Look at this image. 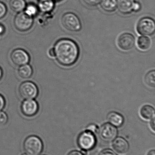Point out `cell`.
Segmentation results:
<instances>
[{"label": "cell", "instance_id": "14", "mask_svg": "<svg viewBox=\"0 0 155 155\" xmlns=\"http://www.w3.org/2000/svg\"><path fill=\"white\" fill-rule=\"evenodd\" d=\"M107 118L110 124L117 127L123 125L124 122V118L123 116L116 112L109 113L107 115Z\"/></svg>", "mask_w": 155, "mask_h": 155}, {"label": "cell", "instance_id": "29", "mask_svg": "<svg viewBox=\"0 0 155 155\" xmlns=\"http://www.w3.org/2000/svg\"><path fill=\"white\" fill-rule=\"evenodd\" d=\"M141 9V5L138 2H135L133 7V11L134 12H138Z\"/></svg>", "mask_w": 155, "mask_h": 155}, {"label": "cell", "instance_id": "23", "mask_svg": "<svg viewBox=\"0 0 155 155\" xmlns=\"http://www.w3.org/2000/svg\"><path fill=\"white\" fill-rule=\"evenodd\" d=\"M8 121V117L5 112L0 111V127L5 125Z\"/></svg>", "mask_w": 155, "mask_h": 155}, {"label": "cell", "instance_id": "18", "mask_svg": "<svg viewBox=\"0 0 155 155\" xmlns=\"http://www.w3.org/2000/svg\"><path fill=\"white\" fill-rule=\"evenodd\" d=\"M101 2L102 9L108 12H113L117 6L116 0H102Z\"/></svg>", "mask_w": 155, "mask_h": 155}, {"label": "cell", "instance_id": "22", "mask_svg": "<svg viewBox=\"0 0 155 155\" xmlns=\"http://www.w3.org/2000/svg\"><path fill=\"white\" fill-rule=\"evenodd\" d=\"M25 13L30 17L35 16L38 12V8L36 5L33 4H29L25 6L24 9Z\"/></svg>", "mask_w": 155, "mask_h": 155}, {"label": "cell", "instance_id": "30", "mask_svg": "<svg viewBox=\"0 0 155 155\" xmlns=\"http://www.w3.org/2000/svg\"><path fill=\"white\" fill-rule=\"evenodd\" d=\"M151 122H150V126H151V128H152V130H153V131L155 132V117L154 118H152V119H151Z\"/></svg>", "mask_w": 155, "mask_h": 155}, {"label": "cell", "instance_id": "8", "mask_svg": "<svg viewBox=\"0 0 155 155\" xmlns=\"http://www.w3.org/2000/svg\"><path fill=\"white\" fill-rule=\"evenodd\" d=\"M10 59L14 65L21 66L29 63L30 56L26 51L19 48L15 49L11 52Z\"/></svg>", "mask_w": 155, "mask_h": 155}, {"label": "cell", "instance_id": "35", "mask_svg": "<svg viewBox=\"0 0 155 155\" xmlns=\"http://www.w3.org/2000/svg\"><path fill=\"white\" fill-rule=\"evenodd\" d=\"M147 155H155V151L154 150H152L151 151H149L148 153H147Z\"/></svg>", "mask_w": 155, "mask_h": 155}, {"label": "cell", "instance_id": "21", "mask_svg": "<svg viewBox=\"0 0 155 155\" xmlns=\"http://www.w3.org/2000/svg\"><path fill=\"white\" fill-rule=\"evenodd\" d=\"M145 82L147 86L152 88L155 87V70L150 71L148 72L145 77Z\"/></svg>", "mask_w": 155, "mask_h": 155}, {"label": "cell", "instance_id": "27", "mask_svg": "<svg viewBox=\"0 0 155 155\" xmlns=\"http://www.w3.org/2000/svg\"><path fill=\"white\" fill-rule=\"evenodd\" d=\"M97 126L95 124H90L87 127V130L92 132V133H96V131H97Z\"/></svg>", "mask_w": 155, "mask_h": 155}, {"label": "cell", "instance_id": "38", "mask_svg": "<svg viewBox=\"0 0 155 155\" xmlns=\"http://www.w3.org/2000/svg\"></svg>", "mask_w": 155, "mask_h": 155}, {"label": "cell", "instance_id": "1", "mask_svg": "<svg viewBox=\"0 0 155 155\" xmlns=\"http://www.w3.org/2000/svg\"><path fill=\"white\" fill-rule=\"evenodd\" d=\"M54 49L56 61L62 66H72L78 61L80 54L79 46L71 39H60L56 43Z\"/></svg>", "mask_w": 155, "mask_h": 155}, {"label": "cell", "instance_id": "2", "mask_svg": "<svg viewBox=\"0 0 155 155\" xmlns=\"http://www.w3.org/2000/svg\"><path fill=\"white\" fill-rule=\"evenodd\" d=\"M23 149L27 155H40L43 149V144L38 137L30 136L24 142Z\"/></svg>", "mask_w": 155, "mask_h": 155}, {"label": "cell", "instance_id": "34", "mask_svg": "<svg viewBox=\"0 0 155 155\" xmlns=\"http://www.w3.org/2000/svg\"><path fill=\"white\" fill-rule=\"evenodd\" d=\"M3 76V72L2 69L0 67V81L2 80Z\"/></svg>", "mask_w": 155, "mask_h": 155}, {"label": "cell", "instance_id": "32", "mask_svg": "<svg viewBox=\"0 0 155 155\" xmlns=\"http://www.w3.org/2000/svg\"><path fill=\"white\" fill-rule=\"evenodd\" d=\"M5 32V28L2 25L0 24V35H2Z\"/></svg>", "mask_w": 155, "mask_h": 155}, {"label": "cell", "instance_id": "4", "mask_svg": "<svg viewBox=\"0 0 155 155\" xmlns=\"http://www.w3.org/2000/svg\"><path fill=\"white\" fill-rule=\"evenodd\" d=\"M62 23L66 30L72 32H78L81 30L82 24L77 15L72 13H67L63 15Z\"/></svg>", "mask_w": 155, "mask_h": 155}, {"label": "cell", "instance_id": "31", "mask_svg": "<svg viewBox=\"0 0 155 155\" xmlns=\"http://www.w3.org/2000/svg\"><path fill=\"white\" fill-rule=\"evenodd\" d=\"M49 54L51 57H55V52L54 49V48H51L49 51Z\"/></svg>", "mask_w": 155, "mask_h": 155}, {"label": "cell", "instance_id": "13", "mask_svg": "<svg viewBox=\"0 0 155 155\" xmlns=\"http://www.w3.org/2000/svg\"><path fill=\"white\" fill-rule=\"evenodd\" d=\"M116 2L118 10L122 13L127 14L133 11L134 0H117Z\"/></svg>", "mask_w": 155, "mask_h": 155}, {"label": "cell", "instance_id": "28", "mask_svg": "<svg viewBox=\"0 0 155 155\" xmlns=\"http://www.w3.org/2000/svg\"><path fill=\"white\" fill-rule=\"evenodd\" d=\"M5 105V100L4 97L0 94V111L4 109Z\"/></svg>", "mask_w": 155, "mask_h": 155}, {"label": "cell", "instance_id": "20", "mask_svg": "<svg viewBox=\"0 0 155 155\" xmlns=\"http://www.w3.org/2000/svg\"><path fill=\"white\" fill-rule=\"evenodd\" d=\"M151 41L150 38L145 36H140L137 40V45L140 50L147 51L151 48Z\"/></svg>", "mask_w": 155, "mask_h": 155}, {"label": "cell", "instance_id": "37", "mask_svg": "<svg viewBox=\"0 0 155 155\" xmlns=\"http://www.w3.org/2000/svg\"><path fill=\"white\" fill-rule=\"evenodd\" d=\"M56 1H58V0H56Z\"/></svg>", "mask_w": 155, "mask_h": 155}, {"label": "cell", "instance_id": "7", "mask_svg": "<svg viewBox=\"0 0 155 155\" xmlns=\"http://www.w3.org/2000/svg\"><path fill=\"white\" fill-rule=\"evenodd\" d=\"M139 34L144 35H152L155 31L154 20L150 17H144L139 20L136 26Z\"/></svg>", "mask_w": 155, "mask_h": 155}, {"label": "cell", "instance_id": "25", "mask_svg": "<svg viewBox=\"0 0 155 155\" xmlns=\"http://www.w3.org/2000/svg\"><path fill=\"white\" fill-rule=\"evenodd\" d=\"M102 0H83L84 2L90 6H95L101 2Z\"/></svg>", "mask_w": 155, "mask_h": 155}, {"label": "cell", "instance_id": "9", "mask_svg": "<svg viewBox=\"0 0 155 155\" xmlns=\"http://www.w3.org/2000/svg\"><path fill=\"white\" fill-rule=\"evenodd\" d=\"M135 38L133 35L125 33L121 35L117 40V45L122 51H128L133 49L135 45Z\"/></svg>", "mask_w": 155, "mask_h": 155}, {"label": "cell", "instance_id": "17", "mask_svg": "<svg viewBox=\"0 0 155 155\" xmlns=\"http://www.w3.org/2000/svg\"><path fill=\"white\" fill-rule=\"evenodd\" d=\"M11 9L15 12H21L24 10L26 3L25 0H10L9 2Z\"/></svg>", "mask_w": 155, "mask_h": 155}, {"label": "cell", "instance_id": "24", "mask_svg": "<svg viewBox=\"0 0 155 155\" xmlns=\"http://www.w3.org/2000/svg\"><path fill=\"white\" fill-rule=\"evenodd\" d=\"M6 11L7 9L4 4L0 2V19H2L5 15Z\"/></svg>", "mask_w": 155, "mask_h": 155}, {"label": "cell", "instance_id": "5", "mask_svg": "<svg viewBox=\"0 0 155 155\" xmlns=\"http://www.w3.org/2000/svg\"><path fill=\"white\" fill-rule=\"evenodd\" d=\"M96 143L94 134L88 130L80 134L77 139V143L83 150L88 151L93 149Z\"/></svg>", "mask_w": 155, "mask_h": 155}, {"label": "cell", "instance_id": "3", "mask_svg": "<svg viewBox=\"0 0 155 155\" xmlns=\"http://www.w3.org/2000/svg\"><path fill=\"white\" fill-rule=\"evenodd\" d=\"M20 97L23 99H32L37 97L39 90L37 85L31 81L23 82L18 89Z\"/></svg>", "mask_w": 155, "mask_h": 155}, {"label": "cell", "instance_id": "33", "mask_svg": "<svg viewBox=\"0 0 155 155\" xmlns=\"http://www.w3.org/2000/svg\"><path fill=\"white\" fill-rule=\"evenodd\" d=\"M68 155H83L82 154V153L78 151H73L72 152H70Z\"/></svg>", "mask_w": 155, "mask_h": 155}, {"label": "cell", "instance_id": "19", "mask_svg": "<svg viewBox=\"0 0 155 155\" xmlns=\"http://www.w3.org/2000/svg\"><path fill=\"white\" fill-rule=\"evenodd\" d=\"M54 4L53 0H39L38 8L43 12H48L53 9Z\"/></svg>", "mask_w": 155, "mask_h": 155}, {"label": "cell", "instance_id": "10", "mask_svg": "<svg viewBox=\"0 0 155 155\" xmlns=\"http://www.w3.org/2000/svg\"><path fill=\"white\" fill-rule=\"evenodd\" d=\"M39 104L33 99H25L21 105V112L23 115L27 117L35 116L39 111Z\"/></svg>", "mask_w": 155, "mask_h": 155}, {"label": "cell", "instance_id": "15", "mask_svg": "<svg viewBox=\"0 0 155 155\" xmlns=\"http://www.w3.org/2000/svg\"><path fill=\"white\" fill-rule=\"evenodd\" d=\"M141 117L146 120H151L155 117V109L150 105H145L140 110Z\"/></svg>", "mask_w": 155, "mask_h": 155}, {"label": "cell", "instance_id": "12", "mask_svg": "<svg viewBox=\"0 0 155 155\" xmlns=\"http://www.w3.org/2000/svg\"><path fill=\"white\" fill-rule=\"evenodd\" d=\"M114 150L119 154H125L128 152L129 146L128 142L123 137L115 138L113 143Z\"/></svg>", "mask_w": 155, "mask_h": 155}, {"label": "cell", "instance_id": "26", "mask_svg": "<svg viewBox=\"0 0 155 155\" xmlns=\"http://www.w3.org/2000/svg\"><path fill=\"white\" fill-rule=\"evenodd\" d=\"M98 155H116V154L110 149H105L100 152Z\"/></svg>", "mask_w": 155, "mask_h": 155}, {"label": "cell", "instance_id": "16", "mask_svg": "<svg viewBox=\"0 0 155 155\" xmlns=\"http://www.w3.org/2000/svg\"><path fill=\"white\" fill-rule=\"evenodd\" d=\"M19 77L23 79H28L30 78L33 73L32 68L29 64L22 65L18 69L17 71Z\"/></svg>", "mask_w": 155, "mask_h": 155}, {"label": "cell", "instance_id": "6", "mask_svg": "<svg viewBox=\"0 0 155 155\" xmlns=\"http://www.w3.org/2000/svg\"><path fill=\"white\" fill-rule=\"evenodd\" d=\"M33 23L32 17L28 16L24 12L18 13L15 18L14 24L17 31L25 32L32 28Z\"/></svg>", "mask_w": 155, "mask_h": 155}, {"label": "cell", "instance_id": "11", "mask_svg": "<svg viewBox=\"0 0 155 155\" xmlns=\"http://www.w3.org/2000/svg\"><path fill=\"white\" fill-rule=\"evenodd\" d=\"M99 134L101 138L104 141L110 142L116 137L117 130L116 127L109 123L104 124L99 130Z\"/></svg>", "mask_w": 155, "mask_h": 155}, {"label": "cell", "instance_id": "36", "mask_svg": "<svg viewBox=\"0 0 155 155\" xmlns=\"http://www.w3.org/2000/svg\"><path fill=\"white\" fill-rule=\"evenodd\" d=\"M22 155H27V154H23Z\"/></svg>", "mask_w": 155, "mask_h": 155}]
</instances>
